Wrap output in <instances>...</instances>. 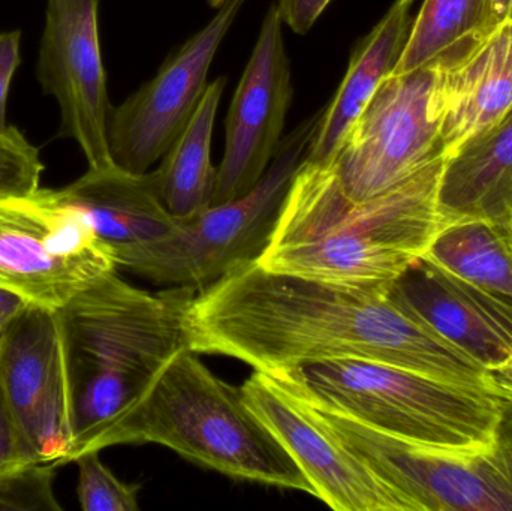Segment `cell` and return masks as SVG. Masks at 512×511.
Returning a JSON list of instances; mask_svg holds the SVG:
<instances>
[{
	"label": "cell",
	"instance_id": "cell-16",
	"mask_svg": "<svg viewBox=\"0 0 512 511\" xmlns=\"http://www.w3.org/2000/svg\"><path fill=\"white\" fill-rule=\"evenodd\" d=\"M436 110L445 158L498 125L512 110V21L505 20L468 54L439 65Z\"/></svg>",
	"mask_w": 512,
	"mask_h": 511
},
{
	"label": "cell",
	"instance_id": "cell-7",
	"mask_svg": "<svg viewBox=\"0 0 512 511\" xmlns=\"http://www.w3.org/2000/svg\"><path fill=\"white\" fill-rule=\"evenodd\" d=\"M304 405L403 501L406 510L512 511V401L505 408L496 443L465 453L414 446L348 417Z\"/></svg>",
	"mask_w": 512,
	"mask_h": 511
},
{
	"label": "cell",
	"instance_id": "cell-21",
	"mask_svg": "<svg viewBox=\"0 0 512 511\" xmlns=\"http://www.w3.org/2000/svg\"><path fill=\"white\" fill-rule=\"evenodd\" d=\"M493 0H424L393 74L451 65L499 26Z\"/></svg>",
	"mask_w": 512,
	"mask_h": 511
},
{
	"label": "cell",
	"instance_id": "cell-3",
	"mask_svg": "<svg viewBox=\"0 0 512 511\" xmlns=\"http://www.w3.org/2000/svg\"><path fill=\"white\" fill-rule=\"evenodd\" d=\"M445 156L387 194L354 201L330 162L303 159L258 266L346 287L393 284L441 228Z\"/></svg>",
	"mask_w": 512,
	"mask_h": 511
},
{
	"label": "cell",
	"instance_id": "cell-10",
	"mask_svg": "<svg viewBox=\"0 0 512 511\" xmlns=\"http://www.w3.org/2000/svg\"><path fill=\"white\" fill-rule=\"evenodd\" d=\"M248 0H219L212 20L165 60L158 74L113 108L108 149L114 165L149 173L194 116L206 92L210 66Z\"/></svg>",
	"mask_w": 512,
	"mask_h": 511
},
{
	"label": "cell",
	"instance_id": "cell-15",
	"mask_svg": "<svg viewBox=\"0 0 512 511\" xmlns=\"http://www.w3.org/2000/svg\"><path fill=\"white\" fill-rule=\"evenodd\" d=\"M388 291L433 332L490 371L511 356L512 303L447 272L423 255Z\"/></svg>",
	"mask_w": 512,
	"mask_h": 511
},
{
	"label": "cell",
	"instance_id": "cell-24",
	"mask_svg": "<svg viewBox=\"0 0 512 511\" xmlns=\"http://www.w3.org/2000/svg\"><path fill=\"white\" fill-rule=\"evenodd\" d=\"M42 170L39 150L20 129L9 125L0 131V198L38 191Z\"/></svg>",
	"mask_w": 512,
	"mask_h": 511
},
{
	"label": "cell",
	"instance_id": "cell-18",
	"mask_svg": "<svg viewBox=\"0 0 512 511\" xmlns=\"http://www.w3.org/2000/svg\"><path fill=\"white\" fill-rule=\"evenodd\" d=\"M438 207L442 225L481 219L512 228V110L445 159Z\"/></svg>",
	"mask_w": 512,
	"mask_h": 511
},
{
	"label": "cell",
	"instance_id": "cell-25",
	"mask_svg": "<svg viewBox=\"0 0 512 511\" xmlns=\"http://www.w3.org/2000/svg\"><path fill=\"white\" fill-rule=\"evenodd\" d=\"M53 465H27L0 477V510L62 509L53 492Z\"/></svg>",
	"mask_w": 512,
	"mask_h": 511
},
{
	"label": "cell",
	"instance_id": "cell-6",
	"mask_svg": "<svg viewBox=\"0 0 512 511\" xmlns=\"http://www.w3.org/2000/svg\"><path fill=\"white\" fill-rule=\"evenodd\" d=\"M322 111L283 137L270 167L248 194L183 219L162 239L119 252L117 266L164 288L200 291L258 260L273 234Z\"/></svg>",
	"mask_w": 512,
	"mask_h": 511
},
{
	"label": "cell",
	"instance_id": "cell-2",
	"mask_svg": "<svg viewBox=\"0 0 512 511\" xmlns=\"http://www.w3.org/2000/svg\"><path fill=\"white\" fill-rule=\"evenodd\" d=\"M198 290L147 291L107 273L57 309L71 455L113 447L114 435L168 363L189 350Z\"/></svg>",
	"mask_w": 512,
	"mask_h": 511
},
{
	"label": "cell",
	"instance_id": "cell-4",
	"mask_svg": "<svg viewBox=\"0 0 512 511\" xmlns=\"http://www.w3.org/2000/svg\"><path fill=\"white\" fill-rule=\"evenodd\" d=\"M265 375L310 407L442 452L492 447L512 401L501 393L363 359L306 362Z\"/></svg>",
	"mask_w": 512,
	"mask_h": 511
},
{
	"label": "cell",
	"instance_id": "cell-28",
	"mask_svg": "<svg viewBox=\"0 0 512 511\" xmlns=\"http://www.w3.org/2000/svg\"><path fill=\"white\" fill-rule=\"evenodd\" d=\"M330 3L331 0H277L276 8L283 24L298 35H306Z\"/></svg>",
	"mask_w": 512,
	"mask_h": 511
},
{
	"label": "cell",
	"instance_id": "cell-31",
	"mask_svg": "<svg viewBox=\"0 0 512 511\" xmlns=\"http://www.w3.org/2000/svg\"><path fill=\"white\" fill-rule=\"evenodd\" d=\"M512 0H493V9H495L496 18L499 23H504L510 18Z\"/></svg>",
	"mask_w": 512,
	"mask_h": 511
},
{
	"label": "cell",
	"instance_id": "cell-22",
	"mask_svg": "<svg viewBox=\"0 0 512 511\" xmlns=\"http://www.w3.org/2000/svg\"><path fill=\"white\" fill-rule=\"evenodd\" d=\"M423 257L512 303V228L481 219L441 225Z\"/></svg>",
	"mask_w": 512,
	"mask_h": 511
},
{
	"label": "cell",
	"instance_id": "cell-20",
	"mask_svg": "<svg viewBox=\"0 0 512 511\" xmlns=\"http://www.w3.org/2000/svg\"><path fill=\"white\" fill-rule=\"evenodd\" d=\"M225 84L227 77L209 83L194 116L155 170L162 203L180 221L212 206L218 173L212 164V135Z\"/></svg>",
	"mask_w": 512,
	"mask_h": 511
},
{
	"label": "cell",
	"instance_id": "cell-29",
	"mask_svg": "<svg viewBox=\"0 0 512 511\" xmlns=\"http://www.w3.org/2000/svg\"><path fill=\"white\" fill-rule=\"evenodd\" d=\"M24 305H26V302L20 297L8 293V291L0 290V345H2L3 338H5L12 320Z\"/></svg>",
	"mask_w": 512,
	"mask_h": 511
},
{
	"label": "cell",
	"instance_id": "cell-27",
	"mask_svg": "<svg viewBox=\"0 0 512 511\" xmlns=\"http://www.w3.org/2000/svg\"><path fill=\"white\" fill-rule=\"evenodd\" d=\"M20 45V30L0 33V131H5L9 126L6 122V105L12 78L21 63Z\"/></svg>",
	"mask_w": 512,
	"mask_h": 511
},
{
	"label": "cell",
	"instance_id": "cell-11",
	"mask_svg": "<svg viewBox=\"0 0 512 511\" xmlns=\"http://www.w3.org/2000/svg\"><path fill=\"white\" fill-rule=\"evenodd\" d=\"M99 0H47L36 78L60 108V137L72 138L90 168L114 165L108 149L107 75Z\"/></svg>",
	"mask_w": 512,
	"mask_h": 511
},
{
	"label": "cell",
	"instance_id": "cell-1",
	"mask_svg": "<svg viewBox=\"0 0 512 511\" xmlns=\"http://www.w3.org/2000/svg\"><path fill=\"white\" fill-rule=\"evenodd\" d=\"M390 285L327 284L254 261L198 291L189 344L195 353L233 357L262 374L363 359L508 396L490 369L397 303Z\"/></svg>",
	"mask_w": 512,
	"mask_h": 511
},
{
	"label": "cell",
	"instance_id": "cell-26",
	"mask_svg": "<svg viewBox=\"0 0 512 511\" xmlns=\"http://www.w3.org/2000/svg\"><path fill=\"white\" fill-rule=\"evenodd\" d=\"M23 444L0 381V477L27 467Z\"/></svg>",
	"mask_w": 512,
	"mask_h": 511
},
{
	"label": "cell",
	"instance_id": "cell-5",
	"mask_svg": "<svg viewBox=\"0 0 512 511\" xmlns=\"http://www.w3.org/2000/svg\"><path fill=\"white\" fill-rule=\"evenodd\" d=\"M120 444H159L207 470L315 497L285 447L246 404L242 387L213 374L198 353L177 354L114 435Z\"/></svg>",
	"mask_w": 512,
	"mask_h": 511
},
{
	"label": "cell",
	"instance_id": "cell-17",
	"mask_svg": "<svg viewBox=\"0 0 512 511\" xmlns=\"http://www.w3.org/2000/svg\"><path fill=\"white\" fill-rule=\"evenodd\" d=\"M57 192L86 216L114 257L162 239L180 224L162 203L155 171L134 174L117 165L89 167L80 179Z\"/></svg>",
	"mask_w": 512,
	"mask_h": 511
},
{
	"label": "cell",
	"instance_id": "cell-12",
	"mask_svg": "<svg viewBox=\"0 0 512 511\" xmlns=\"http://www.w3.org/2000/svg\"><path fill=\"white\" fill-rule=\"evenodd\" d=\"M0 381L29 465L69 464L71 428L56 312L26 303L0 345Z\"/></svg>",
	"mask_w": 512,
	"mask_h": 511
},
{
	"label": "cell",
	"instance_id": "cell-13",
	"mask_svg": "<svg viewBox=\"0 0 512 511\" xmlns=\"http://www.w3.org/2000/svg\"><path fill=\"white\" fill-rule=\"evenodd\" d=\"M276 3L268 8L251 59L228 111L224 159L216 173L213 204L248 194L264 176L282 143L291 107V65Z\"/></svg>",
	"mask_w": 512,
	"mask_h": 511
},
{
	"label": "cell",
	"instance_id": "cell-23",
	"mask_svg": "<svg viewBox=\"0 0 512 511\" xmlns=\"http://www.w3.org/2000/svg\"><path fill=\"white\" fill-rule=\"evenodd\" d=\"M78 465V501L84 511H135L140 509V486L117 479L102 464L99 452H89L75 459Z\"/></svg>",
	"mask_w": 512,
	"mask_h": 511
},
{
	"label": "cell",
	"instance_id": "cell-14",
	"mask_svg": "<svg viewBox=\"0 0 512 511\" xmlns=\"http://www.w3.org/2000/svg\"><path fill=\"white\" fill-rule=\"evenodd\" d=\"M255 416L285 447L312 485L315 498L336 511H408L351 450L267 375L256 372L242 386Z\"/></svg>",
	"mask_w": 512,
	"mask_h": 511
},
{
	"label": "cell",
	"instance_id": "cell-32",
	"mask_svg": "<svg viewBox=\"0 0 512 511\" xmlns=\"http://www.w3.org/2000/svg\"><path fill=\"white\" fill-rule=\"evenodd\" d=\"M508 20L512 21V8H511V12H510V18H508Z\"/></svg>",
	"mask_w": 512,
	"mask_h": 511
},
{
	"label": "cell",
	"instance_id": "cell-8",
	"mask_svg": "<svg viewBox=\"0 0 512 511\" xmlns=\"http://www.w3.org/2000/svg\"><path fill=\"white\" fill-rule=\"evenodd\" d=\"M117 267L113 251L57 189L0 198V290L56 312Z\"/></svg>",
	"mask_w": 512,
	"mask_h": 511
},
{
	"label": "cell",
	"instance_id": "cell-9",
	"mask_svg": "<svg viewBox=\"0 0 512 511\" xmlns=\"http://www.w3.org/2000/svg\"><path fill=\"white\" fill-rule=\"evenodd\" d=\"M438 77L439 65H427L379 84L328 161L351 200L387 194L445 156Z\"/></svg>",
	"mask_w": 512,
	"mask_h": 511
},
{
	"label": "cell",
	"instance_id": "cell-19",
	"mask_svg": "<svg viewBox=\"0 0 512 511\" xmlns=\"http://www.w3.org/2000/svg\"><path fill=\"white\" fill-rule=\"evenodd\" d=\"M415 2L417 0H394L372 32L358 42L345 78L333 101L322 111L304 159L330 161L379 84L393 74L411 35Z\"/></svg>",
	"mask_w": 512,
	"mask_h": 511
},
{
	"label": "cell",
	"instance_id": "cell-30",
	"mask_svg": "<svg viewBox=\"0 0 512 511\" xmlns=\"http://www.w3.org/2000/svg\"><path fill=\"white\" fill-rule=\"evenodd\" d=\"M493 375H495L502 392L507 393L512 398V353L504 365L493 371Z\"/></svg>",
	"mask_w": 512,
	"mask_h": 511
}]
</instances>
